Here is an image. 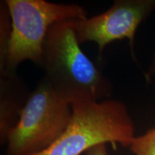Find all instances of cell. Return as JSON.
<instances>
[{
  "instance_id": "cell-2",
  "label": "cell",
  "mask_w": 155,
  "mask_h": 155,
  "mask_svg": "<svg viewBox=\"0 0 155 155\" xmlns=\"http://www.w3.org/2000/svg\"><path fill=\"white\" fill-rule=\"evenodd\" d=\"M68 126L53 144L30 155H81L100 144L130 146L135 137L134 126L123 103L107 98L71 105Z\"/></svg>"
},
{
  "instance_id": "cell-1",
  "label": "cell",
  "mask_w": 155,
  "mask_h": 155,
  "mask_svg": "<svg viewBox=\"0 0 155 155\" xmlns=\"http://www.w3.org/2000/svg\"><path fill=\"white\" fill-rule=\"evenodd\" d=\"M76 21L67 19L50 27L40 65L54 91L71 105L107 99L113 91L111 80L81 49Z\"/></svg>"
},
{
  "instance_id": "cell-10",
  "label": "cell",
  "mask_w": 155,
  "mask_h": 155,
  "mask_svg": "<svg viewBox=\"0 0 155 155\" xmlns=\"http://www.w3.org/2000/svg\"><path fill=\"white\" fill-rule=\"evenodd\" d=\"M154 74H155V54L154 57H153L152 64H151L148 73L146 74V77L147 78H150L151 76H152V75H154Z\"/></svg>"
},
{
  "instance_id": "cell-9",
  "label": "cell",
  "mask_w": 155,
  "mask_h": 155,
  "mask_svg": "<svg viewBox=\"0 0 155 155\" xmlns=\"http://www.w3.org/2000/svg\"><path fill=\"white\" fill-rule=\"evenodd\" d=\"M86 155H108L106 144H100L93 147L87 151Z\"/></svg>"
},
{
  "instance_id": "cell-4",
  "label": "cell",
  "mask_w": 155,
  "mask_h": 155,
  "mask_svg": "<svg viewBox=\"0 0 155 155\" xmlns=\"http://www.w3.org/2000/svg\"><path fill=\"white\" fill-rule=\"evenodd\" d=\"M72 114L71 104L54 91L44 75L7 132V154L30 155L45 150L64 132Z\"/></svg>"
},
{
  "instance_id": "cell-8",
  "label": "cell",
  "mask_w": 155,
  "mask_h": 155,
  "mask_svg": "<svg viewBox=\"0 0 155 155\" xmlns=\"http://www.w3.org/2000/svg\"><path fill=\"white\" fill-rule=\"evenodd\" d=\"M129 147L135 155H155V129L135 137Z\"/></svg>"
},
{
  "instance_id": "cell-7",
  "label": "cell",
  "mask_w": 155,
  "mask_h": 155,
  "mask_svg": "<svg viewBox=\"0 0 155 155\" xmlns=\"http://www.w3.org/2000/svg\"><path fill=\"white\" fill-rule=\"evenodd\" d=\"M1 20H0V72L2 73L5 70L7 49L10 38L11 19L8 9L5 2L1 3Z\"/></svg>"
},
{
  "instance_id": "cell-3",
  "label": "cell",
  "mask_w": 155,
  "mask_h": 155,
  "mask_svg": "<svg viewBox=\"0 0 155 155\" xmlns=\"http://www.w3.org/2000/svg\"><path fill=\"white\" fill-rule=\"evenodd\" d=\"M11 19L10 38L5 70L1 75H15L20 63L30 61L41 65L42 45L50 27L67 19L87 17L86 9L75 4L45 0H5Z\"/></svg>"
},
{
  "instance_id": "cell-6",
  "label": "cell",
  "mask_w": 155,
  "mask_h": 155,
  "mask_svg": "<svg viewBox=\"0 0 155 155\" xmlns=\"http://www.w3.org/2000/svg\"><path fill=\"white\" fill-rule=\"evenodd\" d=\"M0 136L1 142L6 143L7 132L16 124L27 101L25 88L17 75H1Z\"/></svg>"
},
{
  "instance_id": "cell-5",
  "label": "cell",
  "mask_w": 155,
  "mask_h": 155,
  "mask_svg": "<svg viewBox=\"0 0 155 155\" xmlns=\"http://www.w3.org/2000/svg\"><path fill=\"white\" fill-rule=\"evenodd\" d=\"M155 8V0H116L108 10L99 15L77 19L76 35L80 44L95 42L101 56L107 45L127 38L134 53L137 28Z\"/></svg>"
}]
</instances>
